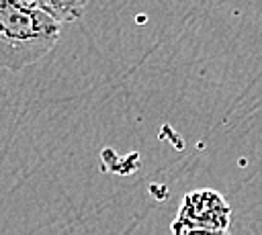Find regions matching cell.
<instances>
[{
	"label": "cell",
	"instance_id": "obj_2",
	"mask_svg": "<svg viewBox=\"0 0 262 235\" xmlns=\"http://www.w3.org/2000/svg\"><path fill=\"white\" fill-rule=\"evenodd\" d=\"M229 223L231 208L223 194L213 188H196L180 198L176 219L172 221V235L194 229L227 231Z\"/></svg>",
	"mask_w": 262,
	"mask_h": 235
},
{
	"label": "cell",
	"instance_id": "obj_4",
	"mask_svg": "<svg viewBox=\"0 0 262 235\" xmlns=\"http://www.w3.org/2000/svg\"><path fill=\"white\" fill-rule=\"evenodd\" d=\"M178 235H231L229 229L227 231H207V229H194V231H184Z\"/></svg>",
	"mask_w": 262,
	"mask_h": 235
},
{
	"label": "cell",
	"instance_id": "obj_3",
	"mask_svg": "<svg viewBox=\"0 0 262 235\" xmlns=\"http://www.w3.org/2000/svg\"><path fill=\"white\" fill-rule=\"evenodd\" d=\"M25 2L33 4L35 8L43 10L45 14L55 18L59 25H63V22L80 20L88 0H25Z\"/></svg>",
	"mask_w": 262,
	"mask_h": 235
},
{
	"label": "cell",
	"instance_id": "obj_1",
	"mask_svg": "<svg viewBox=\"0 0 262 235\" xmlns=\"http://www.w3.org/2000/svg\"><path fill=\"white\" fill-rule=\"evenodd\" d=\"M61 25L25 0H0V67L20 72L57 43Z\"/></svg>",
	"mask_w": 262,
	"mask_h": 235
}]
</instances>
